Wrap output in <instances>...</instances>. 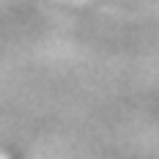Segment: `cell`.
Here are the masks:
<instances>
[]
</instances>
